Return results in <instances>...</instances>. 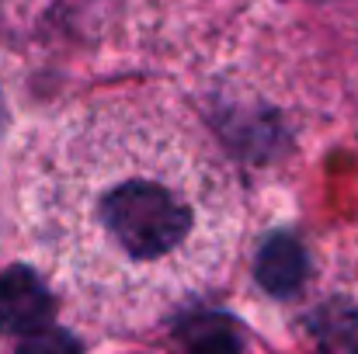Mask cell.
<instances>
[{"label":"cell","instance_id":"cell-1","mask_svg":"<svg viewBox=\"0 0 358 354\" xmlns=\"http://www.w3.org/2000/svg\"><path fill=\"white\" fill-rule=\"evenodd\" d=\"M31 246L112 323L157 320L234 257V184L178 118L98 105L56 121L21 170Z\"/></svg>","mask_w":358,"mask_h":354},{"label":"cell","instance_id":"cell-2","mask_svg":"<svg viewBox=\"0 0 358 354\" xmlns=\"http://www.w3.org/2000/svg\"><path fill=\"white\" fill-rule=\"evenodd\" d=\"M56 316V295L38 271L14 264L0 274V334H38Z\"/></svg>","mask_w":358,"mask_h":354},{"label":"cell","instance_id":"cell-3","mask_svg":"<svg viewBox=\"0 0 358 354\" xmlns=\"http://www.w3.org/2000/svg\"><path fill=\"white\" fill-rule=\"evenodd\" d=\"M254 274H257V285L268 295L285 299V295L303 288V281L310 274V257H306L303 243L292 233H271L257 246Z\"/></svg>","mask_w":358,"mask_h":354},{"label":"cell","instance_id":"cell-4","mask_svg":"<svg viewBox=\"0 0 358 354\" xmlns=\"http://www.w3.org/2000/svg\"><path fill=\"white\" fill-rule=\"evenodd\" d=\"M313 337L320 354H358V306L331 302L313 316Z\"/></svg>","mask_w":358,"mask_h":354},{"label":"cell","instance_id":"cell-5","mask_svg":"<svg viewBox=\"0 0 358 354\" xmlns=\"http://www.w3.org/2000/svg\"><path fill=\"white\" fill-rule=\"evenodd\" d=\"M181 354H243L227 316H195L181 330Z\"/></svg>","mask_w":358,"mask_h":354},{"label":"cell","instance_id":"cell-6","mask_svg":"<svg viewBox=\"0 0 358 354\" xmlns=\"http://www.w3.org/2000/svg\"><path fill=\"white\" fill-rule=\"evenodd\" d=\"M14 354H84V344L59 327H45L38 334H28Z\"/></svg>","mask_w":358,"mask_h":354},{"label":"cell","instance_id":"cell-7","mask_svg":"<svg viewBox=\"0 0 358 354\" xmlns=\"http://www.w3.org/2000/svg\"><path fill=\"white\" fill-rule=\"evenodd\" d=\"M0 121H3V108H0Z\"/></svg>","mask_w":358,"mask_h":354}]
</instances>
